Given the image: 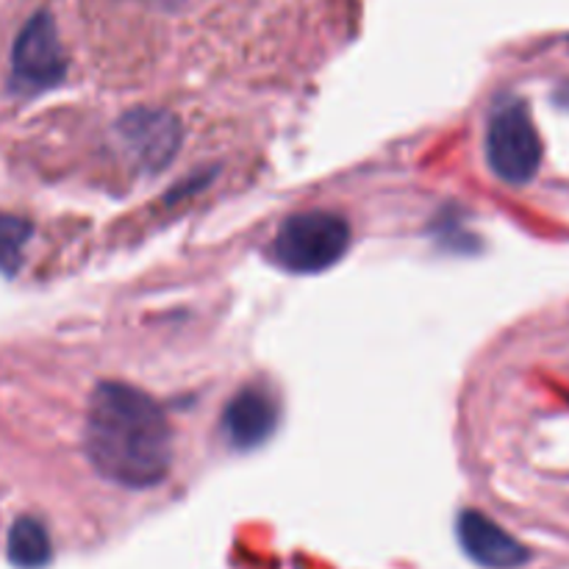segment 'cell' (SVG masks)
Returning <instances> with one entry per match:
<instances>
[{"label":"cell","instance_id":"8992f818","mask_svg":"<svg viewBox=\"0 0 569 569\" xmlns=\"http://www.w3.org/2000/svg\"><path fill=\"white\" fill-rule=\"evenodd\" d=\"M278 398L261 383L239 389L222 411V433L239 450L259 448L272 437L278 426Z\"/></svg>","mask_w":569,"mask_h":569},{"label":"cell","instance_id":"277c9868","mask_svg":"<svg viewBox=\"0 0 569 569\" xmlns=\"http://www.w3.org/2000/svg\"><path fill=\"white\" fill-rule=\"evenodd\" d=\"M67 61L59 28L50 11H37L17 33L11 48L9 87L17 94H39L64 81Z\"/></svg>","mask_w":569,"mask_h":569},{"label":"cell","instance_id":"5b68a950","mask_svg":"<svg viewBox=\"0 0 569 569\" xmlns=\"http://www.w3.org/2000/svg\"><path fill=\"white\" fill-rule=\"evenodd\" d=\"M120 137L133 161L148 170H161L181 144V128L170 111L137 109L120 120Z\"/></svg>","mask_w":569,"mask_h":569},{"label":"cell","instance_id":"6da1fadb","mask_svg":"<svg viewBox=\"0 0 569 569\" xmlns=\"http://www.w3.org/2000/svg\"><path fill=\"white\" fill-rule=\"evenodd\" d=\"M83 445L94 472L126 489L156 487L172 465V431L164 409L131 383L103 381L94 387Z\"/></svg>","mask_w":569,"mask_h":569},{"label":"cell","instance_id":"30bf717a","mask_svg":"<svg viewBox=\"0 0 569 569\" xmlns=\"http://www.w3.org/2000/svg\"><path fill=\"white\" fill-rule=\"evenodd\" d=\"M139 3L156 6V9H176V6H181L183 0H139Z\"/></svg>","mask_w":569,"mask_h":569},{"label":"cell","instance_id":"ba28073f","mask_svg":"<svg viewBox=\"0 0 569 569\" xmlns=\"http://www.w3.org/2000/svg\"><path fill=\"white\" fill-rule=\"evenodd\" d=\"M6 556L17 569H42L53 559L48 528L33 517H20L11 522L6 537Z\"/></svg>","mask_w":569,"mask_h":569},{"label":"cell","instance_id":"9c48e42d","mask_svg":"<svg viewBox=\"0 0 569 569\" xmlns=\"http://www.w3.org/2000/svg\"><path fill=\"white\" fill-rule=\"evenodd\" d=\"M31 222L0 211V272L3 276H14L20 270L22 256H26L28 242H31Z\"/></svg>","mask_w":569,"mask_h":569},{"label":"cell","instance_id":"3957f363","mask_svg":"<svg viewBox=\"0 0 569 569\" xmlns=\"http://www.w3.org/2000/svg\"><path fill=\"white\" fill-rule=\"evenodd\" d=\"M487 161L500 181L515 187L537 176L542 164V139L522 100H503L489 117Z\"/></svg>","mask_w":569,"mask_h":569},{"label":"cell","instance_id":"7a4b0ae2","mask_svg":"<svg viewBox=\"0 0 569 569\" xmlns=\"http://www.w3.org/2000/svg\"><path fill=\"white\" fill-rule=\"evenodd\" d=\"M350 248V226L331 211H300L287 217L272 239V259L289 272H322Z\"/></svg>","mask_w":569,"mask_h":569},{"label":"cell","instance_id":"52a82bcc","mask_svg":"<svg viewBox=\"0 0 569 569\" xmlns=\"http://www.w3.org/2000/svg\"><path fill=\"white\" fill-rule=\"evenodd\" d=\"M456 533H459L461 550L487 569H517L531 559L526 545L517 542L509 531H503L481 511H461Z\"/></svg>","mask_w":569,"mask_h":569}]
</instances>
